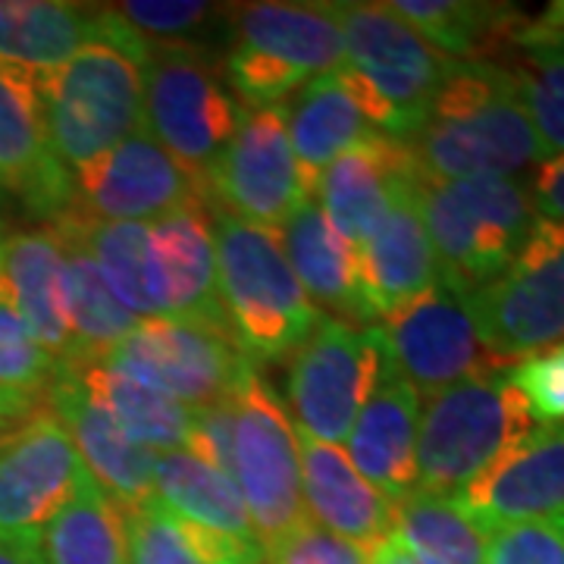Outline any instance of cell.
I'll use <instances>...</instances> for the list:
<instances>
[{
  "instance_id": "obj_25",
  "label": "cell",
  "mask_w": 564,
  "mask_h": 564,
  "mask_svg": "<svg viewBox=\"0 0 564 564\" xmlns=\"http://www.w3.org/2000/svg\"><path fill=\"white\" fill-rule=\"evenodd\" d=\"M417 430L421 392L402 377H392L367 399L345 436L348 462L392 502L417 489Z\"/></svg>"
},
{
  "instance_id": "obj_48",
  "label": "cell",
  "mask_w": 564,
  "mask_h": 564,
  "mask_svg": "<svg viewBox=\"0 0 564 564\" xmlns=\"http://www.w3.org/2000/svg\"><path fill=\"white\" fill-rule=\"evenodd\" d=\"M370 564H421L402 543L395 533H389L383 543L370 549Z\"/></svg>"
},
{
  "instance_id": "obj_7",
  "label": "cell",
  "mask_w": 564,
  "mask_h": 564,
  "mask_svg": "<svg viewBox=\"0 0 564 564\" xmlns=\"http://www.w3.org/2000/svg\"><path fill=\"white\" fill-rule=\"evenodd\" d=\"M533 430L508 367L430 395L417 430V492L455 499Z\"/></svg>"
},
{
  "instance_id": "obj_28",
  "label": "cell",
  "mask_w": 564,
  "mask_h": 564,
  "mask_svg": "<svg viewBox=\"0 0 564 564\" xmlns=\"http://www.w3.org/2000/svg\"><path fill=\"white\" fill-rule=\"evenodd\" d=\"M282 248L307 299L321 311H333L336 321L358 326L364 323L355 285V245L323 217L321 204L304 202L280 226Z\"/></svg>"
},
{
  "instance_id": "obj_22",
  "label": "cell",
  "mask_w": 564,
  "mask_h": 564,
  "mask_svg": "<svg viewBox=\"0 0 564 564\" xmlns=\"http://www.w3.org/2000/svg\"><path fill=\"white\" fill-rule=\"evenodd\" d=\"M151 242L166 295V317L232 336L220 299L214 210L204 202L170 210L151 226Z\"/></svg>"
},
{
  "instance_id": "obj_17",
  "label": "cell",
  "mask_w": 564,
  "mask_h": 564,
  "mask_svg": "<svg viewBox=\"0 0 564 564\" xmlns=\"http://www.w3.org/2000/svg\"><path fill=\"white\" fill-rule=\"evenodd\" d=\"M0 198L41 223L73 210V173L51 144L39 76L0 63Z\"/></svg>"
},
{
  "instance_id": "obj_38",
  "label": "cell",
  "mask_w": 564,
  "mask_h": 564,
  "mask_svg": "<svg viewBox=\"0 0 564 564\" xmlns=\"http://www.w3.org/2000/svg\"><path fill=\"white\" fill-rule=\"evenodd\" d=\"M508 380L536 426L564 423V343L518 358L514 367H508Z\"/></svg>"
},
{
  "instance_id": "obj_13",
  "label": "cell",
  "mask_w": 564,
  "mask_h": 564,
  "mask_svg": "<svg viewBox=\"0 0 564 564\" xmlns=\"http://www.w3.org/2000/svg\"><path fill=\"white\" fill-rule=\"evenodd\" d=\"M210 210L236 220L280 229L304 202V182L280 110H245L242 126L207 173Z\"/></svg>"
},
{
  "instance_id": "obj_41",
  "label": "cell",
  "mask_w": 564,
  "mask_h": 564,
  "mask_svg": "<svg viewBox=\"0 0 564 564\" xmlns=\"http://www.w3.org/2000/svg\"><path fill=\"white\" fill-rule=\"evenodd\" d=\"M486 564H564V514L492 530Z\"/></svg>"
},
{
  "instance_id": "obj_1",
  "label": "cell",
  "mask_w": 564,
  "mask_h": 564,
  "mask_svg": "<svg viewBox=\"0 0 564 564\" xmlns=\"http://www.w3.org/2000/svg\"><path fill=\"white\" fill-rule=\"evenodd\" d=\"M404 148L423 182L514 180L530 163L549 161L511 69L489 61L452 63Z\"/></svg>"
},
{
  "instance_id": "obj_43",
  "label": "cell",
  "mask_w": 564,
  "mask_h": 564,
  "mask_svg": "<svg viewBox=\"0 0 564 564\" xmlns=\"http://www.w3.org/2000/svg\"><path fill=\"white\" fill-rule=\"evenodd\" d=\"M232 443H236V395L195 411L188 452L214 464L226 477H232Z\"/></svg>"
},
{
  "instance_id": "obj_42",
  "label": "cell",
  "mask_w": 564,
  "mask_h": 564,
  "mask_svg": "<svg viewBox=\"0 0 564 564\" xmlns=\"http://www.w3.org/2000/svg\"><path fill=\"white\" fill-rule=\"evenodd\" d=\"M267 564H370V552L307 521L267 549Z\"/></svg>"
},
{
  "instance_id": "obj_11",
  "label": "cell",
  "mask_w": 564,
  "mask_h": 564,
  "mask_svg": "<svg viewBox=\"0 0 564 564\" xmlns=\"http://www.w3.org/2000/svg\"><path fill=\"white\" fill-rule=\"evenodd\" d=\"M232 480L263 549H273L292 530L307 524L295 423L258 367L236 392Z\"/></svg>"
},
{
  "instance_id": "obj_35",
  "label": "cell",
  "mask_w": 564,
  "mask_h": 564,
  "mask_svg": "<svg viewBox=\"0 0 564 564\" xmlns=\"http://www.w3.org/2000/svg\"><path fill=\"white\" fill-rule=\"evenodd\" d=\"M392 533L421 564H486L492 536L458 499L417 489L395 502Z\"/></svg>"
},
{
  "instance_id": "obj_15",
  "label": "cell",
  "mask_w": 564,
  "mask_h": 564,
  "mask_svg": "<svg viewBox=\"0 0 564 564\" xmlns=\"http://www.w3.org/2000/svg\"><path fill=\"white\" fill-rule=\"evenodd\" d=\"M73 210L113 223L161 220L185 204L207 202V188L148 129L132 132L98 161L73 173Z\"/></svg>"
},
{
  "instance_id": "obj_2",
  "label": "cell",
  "mask_w": 564,
  "mask_h": 564,
  "mask_svg": "<svg viewBox=\"0 0 564 564\" xmlns=\"http://www.w3.org/2000/svg\"><path fill=\"white\" fill-rule=\"evenodd\" d=\"M148 47L135 32L126 39H98L54 73L39 76L47 135L69 173L144 129L141 66Z\"/></svg>"
},
{
  "instance_id": "obj_14",
  "label": "cell",
  "mask_w": 564,
  "mask_h": 564,
  "mask_svg": "<svg viewBox=\"0 0 564 564\" xmlns=\"http://www.w3.org/2000/svg\"><path fill=\"white\" fill-rule=\"evenodd\" d=\"M380 333L399 377L430 395L470 377L502 370L505 364L486 351L464 295L445 282H436L389 314Z\"/></svg>"
},
{
  "instance_id": "obj_36",
  "label": "cell",
  "mask_w": 564,
  "mask_h": 564,
  "mask_svg": "<svg viewBox=\"0 0 564 564\" xmlns=\"http://www.w3.org/2000/svg\"><path fill=\"white\" fill-rule=\"evenodd\" d=\"M521 63L508 66L514 88L521 95L527 117L549 151V158L564 154V57L543 47H521Z\"/></svg>"
},
{
  "instance_id": "obj_20",
  "label": "cell",
  "mask_w": 564,
  "mask_h": 564,
  "mask_svg": "<svg viewBox=\"0 0 564 564\" xmlns=\"http://www.w3.org/2000/svg\"><path fill=\"white\" fill-rule=\"evenodd\" d=\"M44 408L69 433L82 464L107 496H113L122 508H135L154 496L158 455L132 443L113 417L91 402V395L66 367H57L44 392Z\"/></svg>"
},
{
  "instance_id": "obj_18",
  "label": "cell",
  "mask_w": 564,
  "mask_h": 564,
  "mask_svg": "<svg viewBox=\"0 0 564 564\" xmlns=\"http://www.w3.org/2000/svg\"><path fill=\"white\" fill-rule=\"evenodd\" d=\"M421 176L404 182L377 229L355 245V285L364 326L386 321L440 282V267L417 204Z\"/></svg>"
},
{
  "instance_id": "obj_29",
  "label": "cell",
  "mask_w": 564,
  "mask_h": 564,
  "mask_svg": "<svg viewBox=\"0 0 564 564\" xmlns=\"http://www.w3.org/2000/svg\"><path fill=\"white\" fill-rule=\"evenodd\" d=\"M57 223L88 248L104 282L132 317L139 321L166 317V295H163L148 223L95 220V217H82L76 210L63 214Z\"/></svg>"
},
{
  "instance_id": "obj_12",
  "label": "cell",
  "mask_w": 564,
  "mask_h": 564,
  "mask_svg": "<svg viewBox=\"0 0 564 564\" xmlns=\"http://www.w3.org/2000/svg\"><path fill=\"white\" fill-rule=\"evenodd\" d=\"M98 361L188 411L232 399L254 370L229 333L176 317L139 321V326Z\"/></svg>"
},
{
  "instance_id": "obj_33",
  "label": "cell",
  "mask_w": 564,
  "mask_h": 564,
  "mask_svg": "<svg viewBox=\"0 0 564 564\" xmlns=\"http://www.w3.org/2000/svg\"><path fill=\"white\" fill-rule=\"evenodd\" d=\"M430 47L448 61H484L499 41H514L524 17L508 3L474 0H395L389 3Z\"/></svg>"
},
{
  "instance_id": "obj_16",
  "label": "cell",
  "mask_w": 564,
  "mask_h": 564,
  "mask_svg": "<svg viewBox=\"0 0 564 564\" xmlns=\"http://www.w3.org/2000/svg\"><path fill=\"white\" fill-rule=\"evenodd\" d=\"M91 480L61 421L44 408L0 445V540H35Z\"/></svg>"
},
{
  "instance_id": "obj_3",
  "label": "cell",
  "mask_w": 564,
  "mask_h": 564,
  "mask_svg": "<svg viewBox=\"0 0 564 564\" xmlns=\"http://www.w3.org/2000/svg\"><path fill=\"white\" fill-rule=\"evenodd\" d=\"M217 273L232 339L254 364L295 355L317 329L321 311L285 258L280 229L214 210Z\"/></svg>"
},
{
  "instance_id": "obj_8",
  "label": "cell",
  "mask_w": 564,
  "mask_h": 564,
  "mask_svg": "<svg viewBox=\"0 0 564 564\" xmlns=\"http://www.w3.org/2000/svg\"><path fill=\"white\" fill-rule=\"evenodd\" d=\"M141 76L144 129L173 161L204 182L245 117L220 63L210 61L202 44H154L148 47Z\"/></svg>"
},
{
  "instance_id": "obj_23",
  "label": "cell",
  "mask_w": 564,
  "mask_h": 564,
  "mask_svg": "<svg viewBox=\"0 0 564 564\" xmlns=\"http://www.w3.org/2000/svg\"><path fill=\"white\" fill-rule=\"evenodd\" d=\"M417 176L404 141L370 135L329 163L314 185V202L351 245H361L392 207L395 192Z\"/></svg>"
},
{
  "instance_id": "obj_49",
  "label": "cell",
  "mask_w": 564,
  "mask_h": 564,
  "mask_svg": "<svg viewBox=\"0 0 564 564\" xmlns=\"http://www.w3.org/2000/svg\"><path fill=\"white\" fill-rule=\"evenodd\" d=\"M10 239V223L3 217V207H0V251H3V245Z\"/></svg>"
},
{
  "instance_id": "obj_5",
  "label": "cell",
  "mask_w": 564,
  "mask_h": 564,
  "mask_svg": "<svg viewBox=\"0 0 564 564\" xmlns=\"http://www.w3.org/2000/svg\"><path fill=\"white\" fill-rule=\"evenodd\" d=\"M226 20L232 29L223 79L248 110L280 107L302 85L345 63L333 3H242Z\"/></svg>"
},
{
  "instance_id": "obj_26",
  "label": "cell",
  "mask_w": 564,
  "mask_h": 564,
  "mask_svg": "<svg viewBox=\"0 0 564 564\" xmlns=\"http://www.w3.org/2000/svg\"><path fill=\"white\" fill-rule=\"evenodd\" d=\"M0 270L13 289L22 321L35 343L57 367L73 361V333L63 299V236L57 226L41 223L10 232L0 251Z\"/></svg>"
},
{
  "instance_id": "obj_9",
  "label": "cell",
  "mask_w": 564,
  "mask_h": 564,
  "mask_svg": "<svg viewBox=\"0 0 564 564\" xmlns=\"http://www.w3.org/2000/svg\"><path fill=\"white\" fill-rule=\"evenodd\" d=\"M399 377L380 326H351L321 317L289 361L285 395L295 426L329 445L345 443L367 399Z\"/></svg>"
},
{
  "instance_id": "obj_39",
  "label": "cell",
  "mask_w": 564,
  "mask_h": 564,
  "mask_svg": "<svg viewBox=\"0 0 564 564\" xmlns=\"http://www.w3.org/2000/svg\"><path fill=\"white\" fill-rule=\"evenodd\" d=\"M126 511L129 564H204L182 536L180 521L154 496Z\"/></svg>"
},
{
  "instance_id": "obj_40",
  "label": "cell",
  "mask_w": 564,
  "mask_h": 564,
  "mask_svg": "<svg viewBox=\"0 0 564 564\" xmlns=\"http://www.w3.org/2000/svg\"><path fill=\"white\" fill-rule=\"evenodd\" d=\"M113 10L141 41L158 44H195L192 35L214 20V7L202 0H135Z\"/></svg>"
},
{
  "instance_id": "obj_46",
  "label": "cell",
  "mask_w": 564,
  "mask_h": 564,
  "mask_svg": "<svg viewBox=\"0 0 564 564\" xmlns=\"http://www.w3.org/2000/svg\"><path fill=\"white\" fill-rule=\"evenodd\" d=\"M511 44H518V47H543V51H552V54L564 57V32L543 29L540 22H524Z\"/></svg>"
},
{
  "instance_id": "obj_44",
  "label": "cell",
  "mask_w": 564,
  "mask_h": 564,
  "mask_svg": "<svg viewBox=\"0 0 564 564\" xmlns=\"http://www.w3.org/2000/svg\"><path fill=\"white\" fill-rule=\"evenodd\" d=\"M527 192L540 217L564 223V154L540 163L527 182Z\"/></svg>"
},
{
  "instance_id": "obj_19",
  "label": "cell",
  "mask_w": 564,
  "mask_h": 564,
  "mask_svg": "<svg viewBox=\"0 0 564 564\" xmlns=\"http://www.w3.org/2000/svg\"><path fill=\"white\" fill-rule=\"evenodd\" d=\"M455 499L489 533L564 514V423L536 426Z\"/></svg>"
},
{
  "instance_id": "obj_37",
  "label": "cell",
  "mask_w": 564,
  "mask_h": 564,
  "mask_svg": "<svg viewBox=\"0 0 564 564\" xmlns=\"http://www.w3.org/2000/svg\"><path fill=\"white\" fill-rule=\"evenodd\" d=\"M57 373V361L44 355L22 321L13 289L0 270V389L44 395Z\"/></svg>"
},
{
  "instance_id": "obj_21",
  "label": "cell",
  "mask_w": 564,
  "mask_h": 564,
  "mask_svg": "<svg viewBox=\"0 0 564 564\" xmlns=\"http://www.w3.org/2000/svg\"><path fill=\"white\" fill-rule=\"evenodd\" d=\"M295 440L302 502L311 524L361 545L367 552L383 543L395 524V502L364 480L339 445L321 443L304 433L302 426H295Z\"/></svg>"
},
{
  "instance_id": "obj_10",
  "label": "cell",
  "mask_w": 564,
  "mask_h": 564,
  "mask_svg": "<svg viewBox=\"0 0 564 564\" xmlns=\"http://www.w3.org/2000/svg\"><path fill=\"white\" fill-rule=\"evenodd\" d=\"M464 302L480 343L499 361L564 339V223L536 217L518 258Z\"/></svg>"
},
{
  "instance_id": "obj_4",
  "label": "cell",
  "mask_w": 564,
  "mask_h": 564,
  "mask_svg": "<svg viewBox=\"0 0 564 564\" xmlns=\"http://www.w3.org/2000/svg\"><path fill=\"white\" fill-rule=\"evenodd\" d=\"M333 13L345 39L339 73L367 122L386 139H414L455 61L430 47L389 3H333Z\"/></svg>"
},
{
  "instance_id": "obj_34",
  "label": "cell",
  "mask_w": 564,
  "mask_h": 564,
  "mask_svg": "<svg viewBox=\"0 0 564 564\" xmlns=\"http://www.w3.org/2000/svg\"><path fill=\"white\" fill-rule=\"evenodd\" d=\"M44 564H129V530L122 505L95 477L41 530Z\"/></svg>"
},
{
  "instance_id": "obj_30",
  "label": "cell",
  "mask_w": 564,
  "mask_h": 564,
  "mask_svg": "<svg viewBox=\"0 0 564 564\" xmlns=\"http://www.w3.org/2000/svg\"><path fill=\"white\" fill-rule=\"evenodd\" d=\"M154 499L185 524L239 543H261L236 480L188 448L154 458Z\"/></svg>"
},
{
  "instance_id": "obj_45",
  "label": "cell",
  "mask_w": 564,
  "mask_h": 564,
  "mask_svg": "<svg viewBox=\"0 0 564 564\" xmlns=\"http://www.w3.org/2000/svg\"><path fill=\"white\" fill-rule=\"evenodd\" d=\"M44 411V395L0 389V445L17 436L25 423H32Z\"/></svg>"
},
{
  "instance_id": "obj_47",
  "label": "cell",
  "mask_w": 564,
  "mask_h": 564,
  "mask_svg": "<svg viewBox=\"0 0 564 564\" xmlns=\"http://www.w3.org/2000/svg\"><path fill=\"white\" fill-rule=\"evenodd\" d=\"M0 564H44L35 540H0Z\"/></svg>"
},
{
  "instance_id": "obj_6",
  "label": "cell",
  "mask_w": 564,
  "mask_h": 564,
  "mask_svg": "<svg viewBox=\"0 0 564 564\" xmlns=\"http://www.w3.org/2000/svg\"><path fill=\"white\" fill-rule=\"evenodd\" d=\"M417 204L440 282L462 295L496 280L540 217L521 180H421Z\"/></svg>"
},
{
  "instance_id": "obj_31",
  "label": "cell",
  "mask_w": 564,
  "mask_h": 564,
  "mask_svg": "<svg viewBox=\"0 0 564 564\" xmlns=\"http://www.w3.org/2000/svg\"><path fill=\"white\" fill-rule=\"evenodd\" d=\"M63 367L79 380L82 389L91 395V402L104 408L135 445L154 452V455L188 448L195 411L182 408L148 386L135 383L132 377L107 367L98 358L63 364Z\"/></svg>"
},
{
  "instance_id": "obj_24",
  "label": "cell",
  "mask_w": 564,
  "mask_h": 564,
  "mask_svg": "<svg viewBox=\"0 0 564 564\" xmlns=\"http://www.w3.org/2000/svg\"><path fill=\"white\" fill-rule=\"evenodd\" d=\"M132 29L113 7L61 0H0V63L47 76L98 39H126Z\"/></svg>"
},
{
  "instance_id": "obj_27",
  "label": "cell",
  "mask_w": 564,
  "mask_h": 564,
  "mask_svg": "<svg viewBox=\"0 0 564 564\" xmlns=\"http://www.w3.org/2000/svg\"><path fill=\"white\" fill-rule=\"evenodd\" d=\"M276 110L285 122L295 161H299V170H302L311 195H314V185L321 180L323 170L339 154L355 148L358 141L380 135L367 122L361 104L355 101L339 69L323 73L317 79L302 85Z\"/></svg>"
},
{
  "instance_id": "obj_32",
  "label": "cell",
  "mask_w": 564,
  "mask_h": 564,
  "mask_svg": "<svg viewBox=\"0 0 564 564\" xmlns=\"http://www.w3.org/2000/svg\"><path fill=\"white\" fill-rule=\"evenodd\" d=\"M51 226H57L63 236V299H66V321L73 333L69 364L101 358L139 326V317H132L117 302L88 248L61 223Z\"/></svg>"
}]
</instances>
